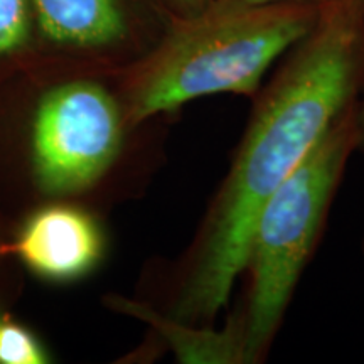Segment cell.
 <instances>
[{
    "label": "cell",
    "instance_id": "cell-10",
    "mask_svg": "<svg viewBox=\"0 0 364 364\" xmlns=\"http://www.w3.org/2000/svg\"><path fill=\"white\" fill-rule=\"evenodd\" d=\"M169 2L176 9V16H186V14L201 11L211 0H169Z\"/></svg>",
    "mask_w": 364,
    "mask_h": 364
},
{
    "label": "cell",
    "instance_id": "cell-13",
    "mask_svg": "<svg viewBox=\"0 0 364 364\" xmlns=\"http://www.w3.org/2000/svg\"><path fill=\"white\" fill-rule=\"evenodd\" d=\"M363 257H364V238H363Z\"/></svg>",
    "mask_w": 364,
    "mask_h": 364
},
{
    "label": "cell",
    "instance_id": "cell-3",
    "mask_svg": "<svg viewBox=\"0 0 364 364\" xmlns=\"http://www.w3.org/2000/svg\"><path fill=\"white\" fill-rule=\"evenodd\" d=\"M361 102V100H359ZM349 107L255 220L236 306L248 364L268 358L300 277L316 252L346 167L358 150V107Z\"/></svg>",
    "mask_w": 364,
    "mask_h": 364
},
{
    "label": "cell",
    "instance_id": "cell-9",
    "mask_svg": "<svg viewBox=\"0 0 364 364\" xmlns=\"http://www.w3.org/2000/svg\"><path fill=\"white\" fill-rule=\"evenodd\" d=\"M29 36V0H0V56L24 46Z\"/></svg>",
    "mask_w": 364,
    "mask_h": 364
},
{
    "label": "cell",
    "instance_id": "cell-11",
    "mask_svg": "<svg viewBox=\"0 0 364 364\" xmlns=\"http://www.w3.org/2000/svg\"><path fill=\"white\" fill-rule=\"evenodd\" d=\"M358 150H364V98L358 107Z\"/></svg>",
    "mask_w": 364,
    "mask_h": 364
},
{
    "label": "cell",
    "instance_id": "cell-12",
    "mask_svg": "<svg viewBox=\"0 0 364 364\" xmlns=\"http://www.w3.org/2000/svg\"><path fill=\"white\" fill-rule=\"evenodd\" d=\"M248 4H285V2H306V4H316V6H322V4L331 2V0H243Z\"/></svg>",
    "mask_w": 364,
    "mask_h": 364
},
{
    "label": "cell",
    "instance_id": "cell-2",
    "mask_svg": "<svg viewBox=\"0 0 364 364\" xmlns=\"http://www.w3.org/2000/svg\"><path fill=\"white\" fill-rule=\"evenodd\" d=\"M321 6L211 0L176 16L162 39L132 71V125L179 110L209 95L255 98L268 70L316 24Z\"/></svg>",
    "mask_w": 364,
    "mask_h": 364
},
{
    "label": "cell",
    "instance_id": "cell-1",
    "mask_svg": "<svg viewBox=\"0 0 364 364\" xmlns=\"http://www.w3.org/2000/svg\"><path fill=\"white\" fill-rule=\"evenodd\" d=\"M364 93V0H331L253 98L243 136L177 289L171 317L211 324L230 302L267 199Z\"/></svg>",
    "mask_w": 364,
    "mask_h": 364
},
{
    "label": "cell",
    "instance_id": "cell-4",
    "mask_svg": "<svg viewBox=\"0 0 364 364\" xmlns=\"http://www.w3.org/2000/svg\"><path fill=\"white\" fill-rule=\"evenodd\" d=\"M120 136L118 108L102 86L76 81L49 91L33 127L41 184L58 193L90 184L110 164Z\"/></svg>",
    "mask_w": 364,
    "mask_h": 364
},
{
    "label": "cell",
    "instance_id": "cell-6",
    "mask_svg": "<svg viewBox=\"0 0 364 364\" xmlns=\"http://www.w3.org/2000/svg\"><path fill=\"white\" fill-rule=\"evenodd\" d=\"M125 312L149 322L169 343L181 363L203 364H248L245 346V327L238 311L231 312L223 329L196 327V324L162 316L135 302L118 300Z\"/></svg>",
    "mask_w": 364,
    "mask_h": 364
},
{
    "label": "cell",
    "instance_id": "cell-7",
    "mask_svg": "<svg viewBox=\"0 0 364 364\" xmlns=\"http://www.w3.org/2000/svg\"><path fill=\"white\" fill-rule=\"evenodd\" d=\"M43 33L56 43L97 48L115 44L127 34L118 0H29Z\"/></svg>",
    "mask_w": 364,
    "mask_h": 364
},
{
    "label": "cell",
    "instance_id": "cell-8",
    "mask_svg": "<svg viewBox=\"0 0 364 364\" xmlns=\"http://www.w3.org/2000/svg\"><path fill=\"white\" fill-rule=\"evenodd\" d=\"M44 349L24 327L4 322L0 324V364H43Z\"/></svg>",
    "mask_w": 364,
    "mask_h": 364
},
{
    "label": "cell",
    "instance_id": "cell-5",
    "mask_svg": "<svg viewBox=\"0 0 364 364\" xmlns=\"http://www.w3.org/2000/svg\"><path fill=\"white\" fill-rule=\"evenodd\" d=\"M7 252L46 279L70 280L97 263L102 238L83 211L53 206L36 213Z\"/></svg>",
    "mask_w": 364,
    "mask_h": 364
}]
</instances>
